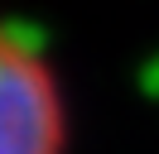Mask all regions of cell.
<instances>
[{"label": "cell", "mask_w": 159, "mask_h": 154, "mask_svg": "<svg viewBox=\"0 0 159 154\" xmlns=\"http://www.w3.org/2000/svg\"><path fill=\"white\" fill-rule=\"evenodd\" d=\"M0 154H72V101L53 58L0 19Z\"/></svg>", "instance_id": "obj_1"}]
</instances>
